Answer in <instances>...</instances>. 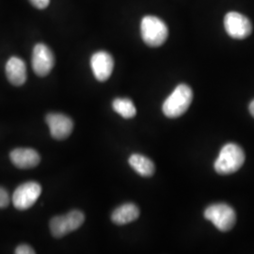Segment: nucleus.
I'll return each instance as SVG.
<instances>
[{
    "instance_id": "6ab92c4d",
    "label": "nucleus",
    "mask_w": 254,
    "mask_h": 254,
    "mask_svg": "<svg viewBox=\"0 0 254 254\" xmlns=\"http://www.w3.org/2000/svg\"><path fill=\"white\" fill-rule=\"evenodd\" d=\"M250 111H251V113H252V115L254 117V100L251 103V105H250Z\"/></svg>"
},
{
    "instance_id": "a211bd4d",
    "label": "nucleus",
    "mask_w": 254,
    "mask_h": 254,
    "mask_svg": "<svg viewBox=\"0 0 254 254\" xmlns=\"http://www.w3.org/2000/svg\"><path fill=\"white\" fill-rule=\"evenodd\" d=\"M30 3L39 9H44L47 8L50 3V0H29Z\"/></svg>"
},
{
    "instance_id": "6e6552de",
    "label": "nucleus",
    "mask_w": 254,
    "mask_h": 254,
    "mask_svg": "<svg viewBox=\"0 0 254 254\" xmlns=\"http://www.w3.org/2000/svg\"><path fill=\"white\" fill-rule=\"evenodd\" d=\"M55 64V58L51 49L45 44H38L32 53V68L39 76H46L51 72Z\"/></svg>"
},
{
    "instance_id": "4468645a",
    "label": "nucleus",
    "mask_w": 254,
    "mask_h": 254,
    "mask_svg": "<svg viewBox=\"0 0 254 254\" xmlns=\"http://www.w3.org/2000/svg\"><path fill=\"white\" fill-rule=\"evenodd\" d=\"M128 162L135 172L143 177L152 176L155 171L154 162L150 158L146 157L145 155H142V154H132L129 157Z\"/></svg>"
},
{
    "instance_id": "2eb2a0df",
    "label": "nucleus",
    "mask_w": 254,
    "mask_h": 254,
    "mask_svg": "<svg viewBox=\"0 0 254 254\" xmlns=\"http://www.w3.org/2000/svg\"><path fill=\"white\" fill-rule=\"evenodd\" d=\"M112 107L123 118L131 119L136 115V107L128 98H116L112 103Z\"/></svg>"
},
{
    "instance_id": "0eeeda50",
    "label": "nucleus",
    "mask_w": 254,
    "mask_h": 254,
    "mask_svg": "<svg viewBox=\"0 0 254 254\" xmlns=\"http://www.w3.org/2000/svg\"><path fill=\"white\" fill-rule=\"evenodd\" d=\"M224 27L229 36L242 40L250 36L253 31V25L245 15L231 11L228 12L224 18Z\"/></svg>"
},
{
    "instance_id": "39448f33",
    "label": "nucleus",
    "mask_w": 254,
    "mask_h": 254,
    "mask_svg": "<svg viewBox=\"0 0 254 254\" xmlns=\"http://www.w3.org/2000/svg\"><path fill=\"white\" fill-rule=\"evenodd\" d=\"M85 216L79 210H73L64 216H57L50 220V232L56 238H61L77 230L84 223Z\"/></svg>"
},
{
    "instance_id": "f257e3e1",
    "label": "nucleus",
    "mask_w": 254,
    "mask_h": 254,
    "mask_svg": "<svg viewBox=\"0 0 254 254\" xmlns=\"http://www.w3.org/2000/svg\"><path fill=\"white\" fill-rule=\"evenodd\" d=\"M245 162L243 149L236 143L223 146L214 164L215 171L221 175H228L237 172Z\"/></svg>"
},
{
    "instance_id": "f8f14e48",
    "label": "nucleus",
    "mask_w": 254,
    "mask_h": 254,
    "mask_svg": "<svg viewBox=\"0 0 254 254\" xmlns=\"http://www.w3.org/2000/svg\"><path fill=\"white\" fill-rule=\"evenodd\" d=\"M6 74L10 84L22 86L27 81V66L23 60L11 57L6 64Z\"/></svg>"
},
{
    "instance_id": "423d86ee",
    "label": "nucleus",
    "mask_w": 254,
    "mask_h": 254,
    "mask_svg": "<svg viewBox=\"0 0 254 254\" xmlns=\"http://www.w3.org/2000/svg\"><path fill=\"white\" fill-rule=\"evenodd\" d=\"M42 193V187L37 182H27L20 185L13 192L12 203L21 211L27 210L34 205Z\"/></svg>"
},
{
    "instance_id": "20e7f679",
    "label": "nucleus",
    "mask_w": 254,
    "mask_h": 254,
    "mask_svg": "<svg viewBox=\"0 0 254 254\" xmlns=\"http://www.w3.org/2000/svg\"><path fill=\"white\" fill-rule=\"evenodd\" d=\"M204 218L211 221L220 232H228L235 226V210L226 203H215L204 211Z\"/></svg>"
},
{
    "instance_id": "dca6fc26",
    "label": "nucleus",
    "mask_w": 254,
    "mask_h": 254,
    "mask_svg": "<svg viewBox=\"0 0 254 254\" xmlns=\"http://www.w3.org/2000/svg\"><path fill=\"white\" fill-rule=\"evenodd\" d=\"M9 200L8 191L0 187V208H6L9 204Z\"/></svg>"
},
{
    "instance_id": "1a4fd4ad",
    "label": "nucleus",
    "mask_w": 254,
    "mask_h": 254,
    "mask_svg": "<svg viewBox=\"0 0 254 254\" xmlns=\"http://www.w3.org/2000/svg\"><path fill=\"white\" fill-rule=\"evenodd\" d=\"M46 122L51 136L56 139H65L73 132V120L62 113H49L46 116Z\"/></svg>"
},
{
    "instance_id": "f03ea898",
    "label": "nucleus",
    "mask_w": 254,
    "mask_h": 254,
    "mask_svg": "<svg viewBox=\"0 0 254 254\" xmlns=\"http://www.w3.org/2000/svg\"><path fill=\"white\" fill-rule=\"evenodd\" d=\"M193 92L186 84L178 85L172 94L163 103L164 115L168 118H178L185 114L190 107Z\"/></svg>"
},
{
    "instance_id": "9d476101",
    "label": "nucleus",
    "mask_w": 254,
    "mask_h": 254,
    "mask_svg": "<svg viewBox=\"0 0 254 254\" xmlns=\"http://www.w3.org/2000/svg\"><path fill=\"white\" fill-rule=\"evenodd\" d=\"M92 73L98 81L108 80L114 68L112 56L106 51H98L92 55L91 59Z\"/></svg>"
},
{
    "instance_id": "ddd939ff",
    "label": "nucleus",
    "mask_w": 254,
    "mask_h": 254,
    "mask_svg": "<svg viewBox=\"0 0 254 254\" xmlns=\"http://www.w3.org/2000/svg\"><path fill=\"white\" fill-rule=\"evenodd\" d=\"M139 217V209L134 203H125L115 209L111 215V220L116 225H126Z\"/></svg>"
},
{
    "instance_id": "9b49d317",
    "label": "nucleus",
    "mask_w": 254,
    "mask_h": 254,
    "mask_svg": "<svg viewBox=\"0 0 254 254\" xmlns=\"http://www.w3.org/2000/svg\"><path fill=\"white\" fill-rule=\"evenodd\" d=\"M10 161L19 169H32L41 161L40 154L31 148H17L10 152Z\"/></svg>"
},
{
    "instance_id": "7ed1b4c3",
    "label": "nucleus",
    "mask_w": 254,
    "mask_h": 254,
    "mask_svg": "<svg viewBox=\"0 0 254 254\" xmlns=\"http://www.w3.org/2000/svg\"><path fill=\"white\" fill-rule=\"evenodd\" d=\"M140 33L147 46L158 47L166 42L169 30L161 19L154 15H147L141 20Z\"/></svg>"
},
{
    "instance_id": "f3484780",
    "label": "nucleus",
    "mask_w": 254,
    "mask_h": 254,
    "mask_svg": "<svg viewBox=\"0 0 254 254\" xmlns=\"http://www.w3.org/2000/svg\"><path fill=\"white\" fill-rule=\"evenodd\" d=\"M15 254H34L35 251L27 244H22L19 245L16 250H15Z\"/></svg>"
}]
</instances>
